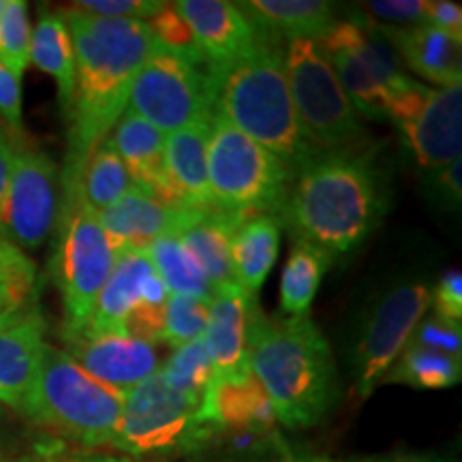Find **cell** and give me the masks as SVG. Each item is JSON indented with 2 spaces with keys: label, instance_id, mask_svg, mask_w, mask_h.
<instances>
[{
  "label": "cell",
  "instance_id": "obj_33",
  "mask_svg": "<svg viewBox=\"0 0 462 462\" xmlns=\"http://www.w3.org/2000/svg\"><path fill=\"white\" fill-rule=\"evenodd\" d=\"M37 304V265L0 234V321Z\"/></svg>",
  "mask_w": 462,
  "mask_h": 462
},
{
  "label": "cell",
  "instance_id": "obj_13",
  "mask_svg": "<svg viewBox=\"0 0 462 462\" xmlns=\"http://www.w3.org/2000/svg\"><path fill=\"white\" fill-rule=\"evenodd\" d=\"M385 118L401 131L415 163L441 170L462 152V90L430 88L415 82L388 101Z\"/></svg>",
  "mask_w": 462,
  "mask_h": 462
},
{
  "label": "cell",
  "instance_id": "obj_11",
  "mask_svg": "<svg viewBox=\"0 0 462 462\" xmlns=\"http://www.w3.org/2000/svg\"><path fill=\"white\" fill-rule=\"evenodd\" d=\"M60 201V170L54 159L20 137L0 204V234L20 251H37L54 236Z\"/></svg>",
  "mask_w": 462,
  "mask_h": 462
},
{
  "label": "cell",
  "instance_id": "obj_32",
  "mask_svg": "<svg viewBox=\"0 0 462 462\" xmlns=\"http://www.w3.org/2000/svg\"><path fill=\"white\" fill-rule=\"evenodd\" d=\"M131 187L133 180L129 170H126L123 159L116 152L114 143L107 137L86 161L82 178H79L78 184L79 195H82L84 204L99 215L109 206H114Z\"/></svg>",
  "mask_w": 462,
  "mask_h": 462
},
{
  "label": "cell",
  "instance_id": "obj_5",
  "mask_svg": "<svg viewBox=\"0 0 462 462\" xmlns=\"http://www.w3.org/2000/svg\"><path fill=\"white\" fill-rule=\"evenodd\" d=\"M123 407L125 394L90 377L65 349L48 345L22 415L79 446L112 448Z\"/></svg>",
  "mask_w": 462,
  "mask_h": 462
},
{
  "label": "cell",
  "instance_id": "obj_44",
  "mask_svg": "<svg viewBox=\"0 0 462 462\" xmlns=\"http://www.w3.org/2000/svg\"><path fill=\"white\" fill-rule=\"evenodd\" d=\"M0 123L14 133L24 135V120H22V79L0 62Z\"/></svg>",
  "mask_w": 462,
  "mask_h": 462
},
{
  "label": "cell",
  "instance_id": "obj_49",
  "mask_svg": "<svg viewBox=\"0 0 462 462\" xmlns=\"http://www.w3.org/2000/svg\"><path fill=\"white\" fill-rule=\"evenodd\" d=\"M58 462H97V456H71V458H60Z\"/></svg>",
  "mask_w": 462,
  "mask_h": 462
},
{
  "label": "cell",
  "instance_id": "obj_43",
  "mask_svg": "<svg viewBox=\"0 0 462 462\" xmlns=\"http://www.w3.org/2000/svg\"><path fill=\"white\" fill-rule=\"evenodd\" d=\"M430 306L435 315L449 323H462V273L448 270L430 289Z\"/></svg>",
  "mask_w": 462,
  "mask_h": 462
},
{
  "label": "cell",
  "instance_id": "obj_8",
  "mask_svg": "<svg viewBox=\"0 0 462 462\" xmlns=\"http://www.w3.org/2000/svg\"><path fill=\"white\" fill-rule=\"evenodd\" d=\"M282 56L289 92L309 140L321 152L360 150L366 140L362 116L345 95L319 42L291 39Z\"/></svg>",
  "mask_w": 462,
  "mask_h": 462
},
{
  "label": "cell",
  "instance_id": "obj_41",
  "mask_svg": "<svg viewBox=\"0 0 462 462\" xmlns=\"http://www.w3.org/2000/svg\"><path fill=\"white\" fill-rule=\"evenodd\" d=\"M120 330L152 345L165 343V306L137 302L126 313Z\"/></svg>",
  "mask_w": 462,
  "mask_h": 462
},
{
  "label": "cell",
  "instance_id": "obj_25",
  "mask_svg": "<svg viewBox=\"0 0 462 462\" xmlns=\"http://www.w3.org/2000/svg\"><path fill=\"white\" fill-rule=\"evenodd\" d=\"M281 246V221L276 215L248 217L240 225L231 245L236 285L251 298L273 273Z\"/></svg>",
  "mask_w": 462,
  "mask_h": 462
},
{
  "label": "cell",
  "instance_id": "obj_3",
  "mask_svg": "<svg viewBox=\"0 0 462 462\" xmlns=\"http://www.w3.org/2000/svg\"><path fill=\"white\" fill-rule=\"evenodd\" d=\"M248 368L287 429L317 426L338 401L330 343L309 313H255L248 330Z\"/></svg>",
  "mask_w": 462,
  "mask_h": 462
},
{
  "label": "cell",
  "instance_id": "obj_34",
  "mask_svg": "<svg viewBox=\"0 0 462 462\" xmlns=\"http://www.w3.org/2000/svg\"><path fill=\"white\" fill-rule=\"evenodd\" d=\"M159 373L163 374V379L173 390L199 404L204 401V394L212 385V381L217 379L204 338L173 349V354L167 357Z\"/></svg>",
  "mask_w": 462,
  "mask_h": 462
},
{
  "label": "cell",
  "instance_id": "obj_40",
  "mask_svg": "<svg viewBox=\"0 0 462 462\" xmlns=\"http://www.w3.org/2000/svg\"><path fill=\"white\" fill-rule=\"evenodd\" d=\"M165 5L167 3H161V0H79L71 7L99 17L146 22L148 17L159 14Z\"/></svg>",
  "mask_w": 462,
  "mask_h": 462
},
{
  "label": "cell",
  "instance_id": "obj_16",
  "mask_svg": "<svg viewBox=\"0 0 462 462\" xmlns=\"http://www.w3.org/2000/svg\"><path fill=\"white\" fill-rule=\"evenodd\" d=\"M193 32L206 69H221L246 54L257 42L255 28L236 3L227 0H180L171 3Z\"/></svg>",
  "mask_w": 462,
  "mask_h": 462
},
{
  "label": "cell",
  "instance_id": "obj_29",
  "mask_svg": "<svg viewBox=\"0 0 462 462\" xmlns=\"http://www.w3.org/2000/svg\"><path fill=\"white\" fill-rule=\"evenodd\" d=\"M332 253L310 245V242L296 240L281 276V309L289 317L306 315L313 304L317 289L323 276L334 263Z\"/></svg>",
  "mask_w": 462,
  "mask_h": 462
},
{
  "label": "cell",
  "instance_id": "obj_35",
  "mask_svg": "<svg viewBox=\"0 0 462 462\" xmlns=\"http://www.w3.org/2000/svg\"><path fill=\"white\" fill-rule=\"evenodd\" d=\"M31 22L28 7L22 0H9L7 9L0 15V62L9 67L22 79L31 51Z\"/></svg>",
  "mask_w": 462,
  "mask_h": 462
},
{
  "label": "cell",
  "instance_id": "obj_18",
  "mask_svg": "<svg viewBox=\"0 0 462 462\" xmlns=\"http://www.w3.org/2000/svg\"><path fill=\"white\" fill-rule=\"evenodd\" d=\"M255 317V298L242 289H218L208 302L204 343L217 379L240 377L248 368V330Z\"/></svg>",
  "mask_w": 462,
  "mask_h": 462
},
{
  "label": "cell",
  "instance_id": "obj_28",
  "mask_svg": "<svg viewBox=\"0 0 462 462\" xmlns=\"http://www.w3.org/2000/svg\"><path fill=\"white\" fill-rule=\"evenodd\" d=\"M321 50L326 51L328 60L337 73L345 95L354 103L356 112L371 120H385L388 109V95L381 88L366 62L346 45L337 32L328 31L319 42Z\"/></svg>",
  "mask_w": 462,
  "mask_h": 462
},
{
  "label": "cell",
  "instance_id": "obj_21",
  "mask_svg": "<svg viewBox=\"0 0 462 462\" xmlns=\"http://www.w3.org/2000/svg\"><path fill=\"white\" fill-rule=\"evenodd\" d=\"M199 420L212 430L274 432L276 413L253 373L215 379L201 401Z\"/></svg>",
  "mask_w": 462,
  "mask_h": 462
},
{
  "label": "cell",
  "instance_id": "obj_7",
  "mask_svg": "<svg viewBox=\"0 0 462 462\" xmlns=\"http://www.w3.org/2000/svg\"><path fill=\"white\" fill-rule=\"evenodd\" d=\"M54 234L51 274L65 306L62 338H69L88 321L118 255L101 229L99 217L84 204L78 187L62 190Z\"/></svg>",
  "mask_w": 462,
  "mask_h": 462
},
{
  "label": "cell",
  "instance_id": "obj_38",
  "mask_svg": "<svg viewBox=\"0 0 462 462\" xmlns=\"http://www.w3.org/2000/svg\"><path fill=\"white\" fill-rule=\"evenodd\" d=\"M409 343L460 357L462 356V328L460 323H449L437 315L424 317V319L418 323V328L413 330Z\"/></svg>",
  "mask_w": 462,
  "mask_h": 462
},
{
  "label": "cell",
  "instance_id": "obj_12",
  "mask_svg": "<svg viewBox=\"0 0 462 462\" xmlns=\"http://www.w3.org/2000/svg\"><path fill=\"white\" fill-rule=\"evenodd\" d=\"M429 309L430 287L420 281L398 282L373 304L354 349L356 390L362 398L383 381Z\"/></svg>",
  "mask_w": 462,
  "mask_h": 462
},
{
  "label": "cell",
  "instance_id": "obj_27",
  "mask_svg": "<svg viewBox=\"0 0 462 462\" xmlns=\"http://www.w3.org/2000/svg\"><path fill=\"white\" fill-rule=\"evenodd\" d=\"M28 62L54 78L58 101L67 112L75 86V54L62 11H43L31 31Z\"/></svg>",
  "mask_w": 462,
  "mask_h": 462
},
{
  "label": "cell",
  "instance_id": "obj_48",
  "mask_svg": "<svg viewBox=\"0 0 462 462\" xmlns=\"http://www.w3.org/2000/svg\"><path fill=\"white\" fill-rule=\"evenodd\" d=\"M354 462H452L441 456L432 454H411V456H392V458H366V460H354Z\"/></svg>",
  "mask_w": 462,
  "mask_h": 462
},
{
  "label": "cell",
  "instance_id": "obj_15",
  "mask_svg": "<svg viewBox=\"0 0 462 462\" xmlns=\"http://www.w3.org/2000/svg\"><path fill=\"white\" fill-rule=\"evenodd\" d=\"M45 317L34 304L0 321V404L24 413L45 356Z\"/></svg>",
  "mask_w": 462,
  "mask_h": 462
},
{
  "label": "cell",
  "instance_id": "obj_39",
  "mask_svg": "<svg viewBox=\"0 0 462 462\" xmlns=\"http://www.w3.org/2000/svg\"><path fill=\"white\" fill-rule=\"evenodd\" d=\"M362 7L364 15L377 17V24L388 26H420L429 15V0H371Z\"/></svg>",
  "mask_w": 462,
  "mask_h": 462
},
{
  "label": "cell",
  "instance_id": "obj_24",
  "mask_svg": "<svg viewBox=\"0 0 462 462\" xmlns=\"http://www.w3.org/2000/svg\"><path fill=\"white\" fill-rule=\"evenodd\" d=\"M212 118V116H210ZM210 118L165 135V170L171 187L189 210H215L208 180V133Z\"/></svg>",
  "mask_w": 462,
  "mask_h": 462
},
{
  "label": "cell",
  "instance_id": "obj_36",
  "mask_svg": "<svg viewBox=\"0 0 462 462\" xmlns=\"http://www.w3.org/2000/svg\"><path fill=\"white\" fill-rule=\"evenodd\" d=\"M146 24L150 28V32H152L154 43H157L159 48L184 58V60H189L190 65L206 69V60L204 56H201L193 32H190L189 24L184 22V17L173 9V5H165L159 14L148 17Z\"/></svg>",
  "mask_w": 462,
  "mask_h": 462
},
{
  "label": "cell",
  "instance_id": "obj_42",
  "mask_svg": "<svg viewBox=\"0 0 462 462\" xmlns=\"http://www.w3.org/2000/svg\"><path fill=\"white\" fill-rule=\"evenodd\" d=\"M460 161H454L441 170L429 171L424 187L426 195L435 201L437 208L443 210H458L462 199V176H460Z\"/></svg>",
  "mask_w": 462,
  "mask_h": 462
},
{
  "label": "cell",
  "instance_id": "obj_4",
  "mask_svg": "<svg viewBox=\"0 0 462 462\" xmlns=\"http://www.w3.org/2000/svg\"><path fill=\"white\" fill-rule=\"evenodd\" d=\"M208 79L215 112L279 157L293 176L319 157L321 150L300 125L281 43L257 37L255 45L227 67L208 69Z\"/></svg>",
  "mask_w": 462,
  "mask_h": 462
},
{
  "label": "cell",
  "instance_id": "obj_9",
  "mask_svg": "<svg viewBox=\"0 0 462 462\" xmlns=\"http://www.w3.org/2000/svg\"><path fill=\"white\" fill-rule=\"evenodd\" d=\"M201 404L176 392L154 373L125 396L112 448L131 456L195 452Z\"/></svg>",
  "mask_w": 462,
  "mask_h": 462
},
{
  "label": "cell",
  "instance_id": "obj_50",
  "mask_svg": "<svg viewBox=\"0 0 462 462\" xmlns=\"http://www.w3.org/2000/svg\"><path fill=\"white\" fill-rule=\"evenodd\" d=\"M97 462H133L125 456H97Z\"/></svg>",
  "mask_w": 462,
  "mask_h": 462
},
{
  "label": "cell",
  "instance_id": "obj_45",
  "mask_svg": "<svg viewBox=\"0 0 462 462\" xmlns=\"http://www.w3.org/2000/svg\"><path fill=\"white\" fill-rule=\"evenodd\" d=\"M426 26L439 28V31L462 39V9L458 3L449 0H429V15H426Z\"/></svg>",
  "mask_w": 462,
  "mask_h": 462
},
{
  "label": "cell",
  "instance_id": "obj_31",
  "mask_svg": "<svg viewBox=\"0 0 462 462\" xmlns=\"http://www.w3.org/2000/svg\"><path fill=\"white\" fill-rule=\"evenodd\" d=\"M460 379L462 360L458 356L441 354V351L411 343H407L383 377V381H390V383H402L418 390L454 388L460 383Z\"/></svg>",
  "mask_w": 462,
  "mask_h": 462
},
{
  "label": "cell",
  "instance_id": "obj_47",
  "mask_svg": "<svg viewBox=\"0 0 462 462\" xmlns=\"http://www.w3.org/2000/svg\"><path fill=\"white\" fill-rule=\"evenodd\" d=\"M17 140H20V137L14 135L7 126L0 123V204H3L5 189H7V182L11 176V167H14Z\"/></svg>",
  "mask_w": 462,
  "mask_h": 462
},
{
  "label": "cell",
  "instance_id": "obj_2",
  "mask_svg": "<svg viewBox=\"0 0 462 462\" xmlns=\"http://www.w3.org/2000/svg\"><path fill=\"white\" fill-rule=\"evenodd\" d=\"M385 180L362 150L321 152L293 176L279 221L298 240L332 253H349L385 215Z\"/></svg>",
  "mask_w": 462,
  "mask_h": 462
},
{
  "label": "cell",
  "instance_id": "obj_30",
  "mask_svg": "<svg viewBox=\"0 0 462 462\" xmlns=\"http://www.w3.org/2000/svg\"><path fill=\"white\" fill-rule=\"evenodd\" d=\"M146 255L152 262L154 273L163 281L170 296H184L201 300V302H210L215 296V287H212L208 274L176 234H167L159 238L148 248Z\"/></svg>",
  "mask_w": 462,
  "mask_h": 462
},
{
  "label": "cell",
  "instance_id": "obj_19",
  "mask_svg": "<svg viewBox=\"0 0 462 462\" xmlns=\"http://www.w3.org/2000/svg\"><path fill=\"white\" fill-rule=\"evenodd\" d=\"M109 142L129 170L133 187L146 190L165 204L184 208L165 170V135L126 109L114 125Z\"/></svg>",
  "mask_w": 462,
  "mask_h": 462
},
{
  "label": "cell",
  "instance_id": "obj_6",
  "mask_svg": "<svg viewBox=\"0 0 462 462\" xmlns=\"http://www.w3.org/2000/svg\"><path fill=\"white\" fill-rule=\"evenodd\" d=\"M208 180L217 208L240 217L276 215L285 204L293 171L212 112L208 133Z\"/></svg>",
  "mask_w": 462,
  "mask_h": 462
},
{
  "label": "cell",
  "instance_id": "obj_1",
  "mask_svg": "<svg viewBox=\"0 0 462 462\" xmlns=\"http://www.w3.org/2000/svg\"><path fill=\"white\" fill-rule=\"evenodd\" d=\"M75 54V86L67 107L69 146L62 190L75 189L86 161L129 107L135 73L157 48L142 20H114L69 7L62 11Z\"/></svg>",
  "mask_w": 462,
  "mask_h": 462
},
{
  "label": "cell",
  "instance_id": "obj_17",
  "mask_svg": "<svg viewBox=\"0 0 462 462\" xmlns=\"http://www.w3.org/2000/svg\"><path fill=\"white\" fill-rule=\"evenodd\" d=\"M184 210L189 208H173L146 190L131 187L114 206L97 217L116 255H120L146 253L159 238L173 234Z\"/></svg>",
  "mask_w": 462,
  "mask_h": 462
},
{
  "label": "cell",
  "instance_id": "obj_46",
  "mask_svg": "<svg viewBox=\"0 0 462 462\" xmlns=\"http://www.w3.org/2000/svg\"><path fill=\"white\" fill-rule=\"evenodd\" d=\"M58 449L54 448H32L20 449L14 443L0 439V462H58Z\"/></svg>",
  "mask_w": 462,
  "mask_h": 462
},
{
  "label": "cell",
  "instance_id": "obj_51",
  "mask_svg": "<svg viewBox=\"0 0 462 462\" xmlns=\"http://www.w3.org/2000/svg\"><path fill=\"white\" fill-rule=\"evenodd\" d=\"M7 3H9V0H0V15H3V11L7 9Z\"/></svg>",
  "mask_w": 462,
  "mask_h": 462
},
{
  "label": "cell",
  "instance_id": "obj_23",
  "mask_svg": "<svg viewBox=\"0 0 462 462\" xmlns=\"http://www.w3.org/2000/svg\"><path fill=\"white\" fill-rule=\"evenodd\" d=\"M255 34L281 43L282 39H313L321 42L337 24V5L326 0H248L238 3Z\"/></svg>",
  "mask_w": 462,
  "mask_h": 462
},
{
  "label": "cell",
  "instance_id": "obj_22",
  "mask_svg": "<svg viewBox=\"0 0 462 462\" xmlns=\"http://www.w3.org/2000/svg\"><path fill=\"white\" fill-rule=\"evenodd\" d=\"M248 217L231 215L221 208L215 210H184L173 234L180 238L187 251L198 259L201 270L208 274L215 291L236 287L231 245L234 236Z\"/></svg>",
  "mask_w": 462,
  "mask_h": 462
},
{
  "label": "cell",
  "instance_id": "obj_10",
  "mask_svg": "<svg viewBox=\"0 0 462 462\" xmlns=\"http://www.w3.org/2000/svg\"><path fill=\"white\" fill-rule=\"evenodd\" d=\"M129 109L163 135L208 120L215 112L208 69L157 45L133 78Z\"/></svg>",
  "mask_w": 462,
  "mask_h": 462
},
{
  "label": "cell",
  "instance_id": "obj_20",
  "mask_svg": "<svg viewBox=\"0 0 462 462\" xmlns=\"http://www.w3.org/2000/svg\"><path fill=\"white\" fill-rule=\"evenodd\" d=\"M388 39L401 65L404 62L415 75L437 84V88H460L462 84V39L420 26H388L377 24Z\"/></svg>",
  "mask_w": 462,
  "mask_h": 462
},
{
  "label": "cell",
  "instance_id": "obj_37",
  "mask_svg": "<svg viewBox=\"0 0 462 462\" xmlns=\"http://www.w3.org/2000/svg\"><path fill=\"white\" fill-rule=\"evenodd\" d=\"M208 321V302L201 300L170 296L165 302V345L178 346L204 337Z\"/></svg>",
  "mask_w": 462,
  "mask_h": 462
},
{
  "label": "cell",
  "instance_id": "obj_26",
  "mask_svg": "<svg viewBox=\"0 0 462 462\" xmlns=\"http://www.w3.org/2000/svg\"><path fill=\"white\" fill-rule=\"evenodd\" d=\"M152 273L154 265L146 253H120L82 330H120L126 313L142 300V287Z\"/></svg>",
  "mask_w": 462,
  "mask_h": 462
},
{
  "label": "cell",
  "instance_id": "obj_14",
  "mask_svg": "<svg viewBox=\"0 0 462 462\" xmlns=\"http://www.w3.org/2000/svg\"><path fill=\"white\" fill-rule=\"evenodd\" d=\"M65 343L67 354L90 377L125 396L161 368L157 345L123 330H82Z\"/></svg>",
  "mask_w": 462,
  "mask_h": 462
}]
</instances>
